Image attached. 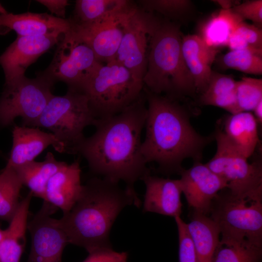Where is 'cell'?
<instances>
[{
  "label": "cell",
  "mask_w": 262,
  "mask_h": 262,
  "mask_svg": "<svg viewBox=\"0 0 262 262\" xmlns=\"http://www.w3.org/2000/svg\"><path fill=\"white\" fill-rule=\"evenodd\" d=\"M147 115L144 91L140 97L120 113L96 119L94 133L85 137L75 154L87 161L96 176L119 182L135 191L134 184L150 174L141 150L142 133Z\"/></svg>",
  "instance_id": "cell-1"
},
{
  "label": "cell",
  "mask_w": 262,
  "mask_h": 262,
  "mask_svg": "<svg viewBox=\"0 0 262 262\" xmlns=\"http://www.w3.org/2000/svg\"><path fill=\"white\" fill-rule=\"evenodd\" d=\"M147 115L141 150L148 164L155 163L165 174L179 173L184 160L200 162L202 151L214 138L192 126L190 115L178 99L152 93L144 87Z\"/></svg>",
  "instance_id": "cell-2"
},
{
  "label": "cell",
  "mask_w": 262,
  "mask_h": 262,
  "mask_svg": "<svg viewBox=\"0 0 262 262\" xmlns=\"http://www.w3.org/2000/svg\"><path fill=\"white\" fill-rule=\"evenodd\" d=\"M140 207L137 193L119 182L95 176L82 185L78 199L59 220L68 242L88 252L112 248L110 233L116 218L126 206Z\"/></svg>",
  "instance_id": "cell-3"
},
{
  "label": "cell",
  "mask_w": 262,
  "mask_h": 262,
  "mask_svg": "<svg viewBox=\"0 0 262 262\" xmlns=\"http://www.w3.org/2000/svg\"><path fill=\"white\" fill-rule=\"evenodd\" d=\"M182 36L178 23L160 17L143 79L144 87L150 92L176 99L196 93L182 53Z\"/></svg>",
  "instance_id": "cell-4"
},
{
  "label": "cell",
  "mask_w": 262,
  "mask_h": 262,
  "mask_svg": "<svg viewBox=\"0 0 262 262\" xmlns=\"http://www.w3.org/2000/svg\"><path fill=\"white\" fill-rule=\"evenodd\" d=\"M143 82L115 60L101 64L82 84L96 119L116 115L136 101L143 93Z\"/></svg>",
  "instance_id": "cell-5"
},
{
  "label": "cell",
  "mask_w": 262,
  "mask_h": 262,
  "mask_svg": "<svg viewBox=\"0 0 262 262\" xmlns=\"http://www.w3.org/2000/svg\"><path fill=\"white\" fill-rule=\"evenodd\" d=\"M210 213L222 238L262 247V191L243 195L221 191Z\"/></svg>",
  "instance_id": "cell-6"
},
{
  "label": "cell",
  "mask_w": 262,
  "mask_h": 262,
  "mask_svg": "<svg viewBox=\"0 0 262 262\" xmlns=\"http://www.w3.org/2000/svg\"><path fill=\"white\" fill-rule=\"evenodd\" d=\"M96 119L86 96L81 91L68 89L64 96H52L35 127L50 131L63 145L65 152L75 154L85 137L84 130L93 125Z\"/></svg>",
  "instance_id": "cell-7"
},
{
  "label": "cell",
  "mask_w": 262,
  "mask_h": 262,
  "mask_svg": "<svg viewBox=\"0 0 262 262\" xmlns=\"http://www.w3.org/2000/svg\"><path fill=\"white\" fill-rule=\"evenodd\" d=\"M54 83L44 74L34 79L23 76L5 83L0 99V124L10 125L16 117H20L24 126L35 127L53 95Z\"/></svg>",
  "instance_id": "cell-8"
},
{
  "label": "cell",
  "mask_w": 262,
  "mask_h": 262,
  "mask_svg": "<svg viewBox=\"0 0 262 262\" xmlns=\"http://www.w3.org/2000/svg\"><path fill=\"white\" fill-rule=\"evenodd\" d=\"M213 137L216 151L206 164L226 182V189L235 195L262 191L261 161L249 163L230 143L222 129L217 128Z\"/></svg>",
  "instance_id": "cell-9"
},
{
  "label": "cell",
  "mask_w": 262,
  "mask_h": 262,
  "mask_svg": "<svg viewBox=\"0 0 262 262\" xmlns=\"http://www.w3.org/2000/svg\"><path fill=\"white\" fill-rule=\"evenodd\" d=\"M57 44L51 63L43 74L54 82H65L68 89L80 91L101 63L89 46L71 30Z\"/></svg>",
  "instance_id": "cell-10"
},
{
  "label": "cell",
  "mask_w": 262,
  "mask_h": 262,
  "mask_svg": "<svg viewBox=\"0 0 262 262\" xmlns=\"http://www.w3.org/2000/svg\"><path fill=\"white\" fill-rule=\"evenodd\" d=\"M160 17L136 4L132 11L115 60L143 82L152 38Z\"/></svg>",
  "instance_id": "cell-11"
},
{
  "label": "cell",
  "mask_w": 262,
  "mask_h": 262,
  "mask_svg": "<svg viewBox=\"0 0 262 262\" xmlns=\"http://www.w3.org/2000/svg\"><path fill=\"white\" fill-rule=\"evenodd\" d=\"M57 209L43 200L40 210L28 223L31 247L26 262H62L63 250L68 242L59 220L51 217Z\"/></svg>",
  "instance_id": "cell-12"
},
{
  "label": "cell",
  "mask_w": 262,
  "mask_h": 262,
  "mask_svg": "<svg viewBox=\"0 0 262 262\" xmlns=\"http://www.w3.org/2000/svg\"><path fill=\"white\" fill-rule=\"evenodd\" d=\"M128 8L101 24L91 27H72L71 30L84 41L101 64L115 60L129 18L135 7Z\"/></svg>",
  "instance_id": "cell-13"
},
{
  "label": "cell",
  "mask_w": 262,
  "mask_h": 262,
  "mask_svg": "<svg viewBox=\"0 0 262 262\" xmlns=\"http://www.w3.org/2000/svg\"><path fill=\"white\" fill-rule=\"evenodd\" d=\"M179 174L182 193L195 213H210L213 201L227 188L226 182L200 162H195L187 169L183 168Z\"/></svg>",
  "instance_id": "cell-14"
},
{
  "label": "cell",
  "mask_w": 262,
  "mask_h": 262,
  "mask_svg": "<svg viewBox=\"0 0 262 262\" xmlns=\"http://www.w3.org/2000/svg\"><path fill=\"white\" fill-rule=\"evenodd\" d=\"M62 35L17 36L0 56V65L4 71L5 83L25 76L29 66L57 44Z\"/></svg>",
  "instance_id": "cell-15"
},
{
  "label": "cell",
  "mask_w": 262,
  "mask_h": 262,
  "mask_svg": "<svg viewBox=\"0 0 262 262\" xmlns=\"http://www.w3.org/2000/svg\"><path fill=\"white\" fill-rule=\"evenodd\" d=\"M146 187L143 211L175 217L180 216L182 188L180 179L164 178L150 174L142 179Z\"/></svg>",
  "instance_id": "cell-16"
},
{
  "label": "cell",
  "mask_w": 262,
  "mask_h": 262,
  "mask_svg": "<svg viewBox=\"0 0 262 262\" xmlns=\"http://www.w3.org/2000/svg\"><path fill=\"white\" fill-rule=\"evenodd\" d=\"M12 136V147L6 164L12 167L34 161L49 146L59 152H65L63 145L52 133L43 131L38 127L15 126Z\"/></svg>",
  "instance_id": "cell-17"
},
{
  "label": "cell",
  "mask_w": 262,
  "mask_h": 262,
  "mask_svg": "<svg viewBox=\"0 0 262 262\" xmlns=\"http://www.w3.org/2000/svg\"><path fill=\"white\" fill-rule=\"evenodd\" d=\"M0 26L14 30L17 36H21L62 35L71 29L69 18L30 12L0 14Z\"/></svg>",
  "instance_id": "cell-18"
},
{
  "label": "cell",
  "mask_w": 262,
  "mask_h": 262,
  "mask_svg": "<svg viewBox=\"0 0 262 262\" xmlns=\"http://www.w3.org/2000/svg\"><path fill=\"white\" fill-rule=\"evenodd\" d=\"M81 169L78 161L67 164L53 175L49 180L46 189L47 201L63 214L68 213L81 194Z\"/></svg>",
  "instance_id": "cell-19"
},
{
  "label": "cell",
  "mask_w": 262,
  "mask_h": 262,
  "mask_svg": "<svg viewBox=\"0 0 262 262\" xmlns=\"http://www.w3.org/2000/svg\"><path fill=\"white\" fill-rule=\"evenodd\" d=\"M181 50L196 93L201 94L208 84L218 50L208 45L200 36L189 34L182 36Z\"/></svg>",
  "instance_id": "cell-20"
},
{
  "label": "cell",
  "mask_w": 262,
  "mask_h": 262,
  "mask_svg": "<svg viewBox=\"0 0 262 262\" xmlns=\"http://www.w3.org/2000/svg\"><path fill=\"white\" fill-rule=\"evenodd\" d=\"M258 125L251 112H240L227 116L222 130L233 147L248 159L259 143Z\"/></svg>",
  "instance_id": "cell-21"
},
{
  "label": "cell",
  "mask_w": 262,
  "mask_h": 262,
  "mask_svg": "<svg viewBox=\"0 0 262 262\" xmlns=\"http://www.w3.org/2000/svg\"><path fill=\"white\" fill-rule=\"evenodd\" d=\"M33 194L31 192L20 202L14 216L5 229L0 243V262H20L26 246L29 209Z\"/></svg>",
  "instance_id": "cell-22"
},
{
  "label": "cell",
  "mask_w": 262,
  "mask_h": 262,
  "mask_svg": "<svg viewBox=\"0 0 262 262\" xmlns=\"http://www.w3.org/2000/svg\"><path fill=\"white\" fill-rule=\"evenodd\" d=\"M133 2L127 0H77L75 1L71 26H93L110 19L129 7Z\"/></svg>",
  "instance_id": "cell-23"
},
{
  "label": "cell",
  "mask_w": 262,
  "mask_h": 262,
  "mask_svg": "<svg viewBox=\"0 0 262 262\" xmlns=\"http://www.w3.org/2000/svg\"><path fill=\"white\" fill-rule=\"evenodd\" d=\"M197 262H212L220 241L219 228L207 215L193 212L191 221L186 223Z\"/></svg>",
  "instance_id": "cell-24"
},
{
  "label": "cell",
  "mask_w": 262,
  "mask_h": 262,
  "mask_svg": "<svg viewBox=\"0 0 262 262\" xmlns=\"http://www.w3.org/2000/svg\"><path fill=\"white\" fill-rule=\"evenodd\" d=\"M66 164L57 161L53 154L48 152L44 161H35L16 167V170L23 185L26 186L33 195L45 199L47 183L51 177Z\"/></svg>",
  "instance_id": "cell-25"
},
{
  "label": "cell",
  "mask_w": 262,
  "mask_h": 262,
  "mask_svg": "<svg viewBox=\"0 0 262 262\" xmlns=\"http://www.w3.org/2000/svg\"><path fill=\"white\" fill-rule=\"evenodd\" d=\"M235 81L231 76L212 70L208 84L200 94L202 105L222 108L230 114L240 112L236 96Z\"/></svg>",
  "instance_id": "cell-26"
},
{
  "label": "cell",
  "mask_w": 262,
  "mask_h": 262,
  "mask_svg": "<svg viewBox=\"0 0 262 262\" xmlns=\"http://www.w3.org/2000/svg\"><path fill=\"white\" fill-rule=\"evenodd\" d=\"M243 21L231 9H222L204 24L200 36L208 45L214 48L227 46L230 35Z\"/></svg>",
  "instance_id": "cell-27"
},
{
  "label": "cell",
  "mask_w": 262,
  "mask_h": 262,
  "mask_svg": "<svg viewBox=\"0 0 262 262\" xmlns=\"http://www.w3.org/2000/svg\"><path fill=\"white\" fill-rule=\"evenodd\" d=\"M22 186L15 169L6 165L0 173V219L11 221L20 202Z\"/></svg>",
  "instance_id": "cell-28"
},
{
  "label": "cell",
  "mask_w": 262,
  "mask_h": 262,
  "mask_svg": "<svg viewBox=\"0 0 262 262\" xmlns=\"http://www.w3.org/2000/svg\"><path fill=\"white\" fill-rule=\"evenodd\" d=\"M262 247L244 242L221 238L212 262H260Z\"/></svg>",
  "instance_id": "cell-29"
},
{
  "label": "cell",
  "mask_w": 262,
  "mask_h": 262,
  "mask_svg": "<svg viewBox=\"0 0 262 262\" xmlns=\"http://www.w3.org/2000/svg\"><path fill=\"white\" fill-rule=\"evenodd\" d=\"M221 64L225 68L260 75L262 74V51L230 50L223 56Z\"/></svg>",
  "instance_id": "cell-30"
},
{
  "label": "cell",
  "mask_w": 262,
  "mask_h": 262,
  "mask_svg": "<svg viewBox=\"0 0 262 262\" xmlns=\"http://www.w3.org/2000/svg\"><path fill=\"white\" fill-rule=\"evenodd\" d=\"M138 6L145 11L159 14L171 21L181 20L189 14L193 5L188 0H141Z\"/></svg>",
  "instance_id": "cell-31"
},
{
  "label": "cell",
  "mask_w": 262,
  "mask_h": 262,
  "mask_svg": "<svg viewBox=\"0 0 262 262\" xmlns=\"http://www.w3.org/2000/svg\"><path fill=\"white\" fill-rule=\"evenodd\" d=\"M236 96L240 112H250L262 100V80L244 77L236 81Z\"/></svg>",
  "instance_id": "cell-32"
},
{
  "label": "cell",
  "mask_w": 262,
  "mask_h": 262,
  "mask_svg": "<svg viewBox=\"0 0 262 262\" xmlns=\"http://www.w3.org/2000/svg\"><path fill=\"white\" fill-rule=\"evenodd\" d=\"M179 237V262H197L194 246L186 223L180 216L174 217Z\"/></svg>",
  "instance_id": "cell-33"
},
{
  "label": "cell",
  "mask_w": 262,
  "mask_h": 262,
  "mask_svg": "<svg viewBox=\"0 0 262 262\" xmlns=\"http://www.w3.org/2000/svg\"><path fill=\"white\" fill-rule=\"evenodd\" d=\"M244 21H252L255 25L260 27L262 25V0H246L235 5L230 9Z\"/></svg>",
  "instance_id": "cell-34"
},
{
  "label": "cell",
  "mask_w": 262,
  "mask_h": 262,
  "mask_svg": "<svg viewBox=\"0 0 262 262\" xmlns=\"http://www.w3.org/2000/svg\"><path fill=\"white\" fill-rule=\"evenodd\" d=\"M233 33L251 47L262 50V30L261 28L243 21L238 24Z\"/></svg>",
  "instance_id": "cell-35"
},
{
  "label": "cell",
  "mask_w": 262,
  "mask_h": 262,
  "mask_svg": "<svg viewBox=\"0 0 262 262\" xmlns=\"http://www.w3.org/2000/svg\"><path fill=\"white\" fill-rule=\"evenodd\" d=\"M128 258L126 252H116L112 248H102L89 253L82 262H128Z\"/></svg>",
  "instance_id": "cell-36"
},
{
  "label": "cell",
  "mask_w": 262,
  "mask_h": 262,
  "mask_svg": "<svg viewBox=\"0 0 262 262\" xmlns=\"http://www.w3.org/2000/svg\"><path fill=\"white\" fill-rule=\"evenodd\" d=\"M37 2L46 6L52 14L57 15V17L65 18L66 7L68 5L66 0H39Z\"/></svg>",
  "instance_id": "cell-37"
},
{
  "label": "cell",
  "mask_w": 262,
  "mask_h": 262,
  "mask_svg": "<svg viewBox=\"0 0 262 262\" xmlns=\"http://www.w3.org/2000/svg\"><path fill=\"white\" fill-rule=\"evenodd\" d=\"M255 116L258 124L262 122V100L261 101L253 110Z\"/></svg>",
  "instance_id": "cell-38"
},
{
  "label": "cell",
  "mask_w": 262,
  "mask_h": 262,
  "mask_svg": "<svg viewBox=\"0 0 262 262\" xmlns=\"http://www.w3.org/2000/svg\"><path fill=\"white\" fill-rule=\"evenodd\" d=\"M214 2H216L218 3L221 7H222V9L223 10H229L231 9L232 7H233L235 5L234 3H236L235 2H234V1L232 0H213Z\"/></svg>",
  "instance_id": "cell-39"
},
{
  "label": "cell",
  "mask_w": 262,
  "mask_h": 262,
  "mask_svg": "<svg viewBox=\"0 0 262 262\" xmlns=\"http://www.w3.org/2000/svg\"><path fill=\"white\" fill-rule=\"evenodd\" d=\"M11 30L7 28L0 26V35H4L9 33Z\"/></svg>",
  "instance_id": "cell-40"
},
{
  "label": "cell",
  "mask_w": 262,
  "mask_h": 262,
  "mask_svg": "<svg viewBox=\"0 0 262 262\" xmlns=\"http://www.w3.org/2000/svg\"><path fill=\"white\" fill-rule=\"evenodd\" d=\"M5 230H2L0 228V243L3 240L5 236Z\"/></svg>",
  "instance_id": "cell-41"
},
{
  "label": "cell",
  "mask_w": 262,
  "mask_h": 262,
  "mask_svg": "<svg viewBox=\"0 0 262 262\" xmlns=\"http://www.w3.org/2000/svg\"><path fill=\"white\" fill-rule=\"evenodd\" d=\"M6 9L3 7V6L0 3V14L7 13Z\"/></svg>",
  "instance_id": "cell-42"
}]
</instances>
